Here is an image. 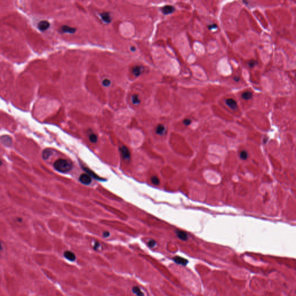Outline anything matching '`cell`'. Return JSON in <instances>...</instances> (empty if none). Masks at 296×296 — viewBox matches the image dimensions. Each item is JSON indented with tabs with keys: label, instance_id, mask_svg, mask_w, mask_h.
<instances>
[{
	"label": "cell",
	"instance_id": "cell-11",
	"mask_svg": "<svg viewBox=\"0 0 296 296\" xmlns=\"http://www.w3.org/2000/svg\"><path fill=\"white\" fill-rule=\"evenodd\" d=\"M0 139H1L2 143L4 145H5L7 146H10L12 143V140L11 138L8 135L3 136Z\"/></svg>",
	"mask_w": 296,
	"mask_h": 296
},
{
	"label": "cell",
	"instance_id": "cell-26",
	"mask_svg": "<svg viewBox=\"0 0 296 296\" xmlns=\"http://www.w3.org/2000/svg\"><path fill=\"white\" fill-rule=\"evenodd\" d=\"M101 247V245L98 243V242H95L94 245H93V248L95 251H98L100 249V248Z\"/></svg>",
	"mask_w": 296,
	"mask_h": 296
},
{
	"label": "cell",
	"instance_id": "cell-29",
	"mask_svg": "<svg viewBox=\"0 0 296 296\" xmlns=\"http://www.w3.org/2000/svg\"><path fill=\"white\" fill-rule=\"evenodd\" d=\"M109 235H110V233H109V232H108V231H105V232L103 233V237H104V238H107V237H108Z\"/></svg>",
	"mask_w": 296,
	"mask_h": 296
},
{
	"label": "cell",
	"instance_id": "cell-30",
	"mask_svg": "<svg viewBox=\"0 0 296 296\" xmlns=\"http://www.w3.org/2000/svg\"><path fill=\"white\" fill-rule=\"evenodd\" d=\"M234 81H235V82H238V81H239V80H240V78H239V77H235L234 78Z\"/></svg>",
	"mask_w": 296,
	"mask_h": 296
},
{
	"label": "cell",
	"instance_id": "cell-31",
	"mask_svg": "<svg viewBox=\"0 0 296 296\" xmlns=\"http://www.w3.org/2000/svg\"><path fill=\"white\" fill-rule=\"evenodd\" d=\"M135 50H136V48H135V47H134V46H133V47L131 48V51H133V52L135 51Z\"/></svg>",
	"mask_w": 296,
	"mask_h": 296
},
{
	"label": "cell",
	"instance_id": "cell-10",
	"mask_svg": "<svg viewBox=\"0 0 296 296\" xmlns=\"http://www.w3.org/2000/svg\"><path fill=\"white\" fill-rule=\"evenodd\" d=\"M226 104L232 109H235L237 107V103L233 98H228L226 101Z\"/></svg>",
	"mask_w": 296,
	"mask_h": 296
},
{
	"label": "cell",
	"instance_id": "cell-24",
	"mask_svg": "<svg viewBox=\"0 0 296 296\" xmlns=\"http://www.w3.org/2000/svg\"><path fill=\"white\" fill-rule=\"evenodd\" d=\"M257 61H256V60H250L248 63V65H249V67H254L255 66H256L257 64Z\"/></svg>",
	"mask_w": 296,
	"mask_h": 296
},
{
	"label": "cell",
	"instance_id": "cell-32",
	"mask_svg": "<svg viewBox=\"0 0 296 296\" xmlns=\"http://www.w3.org/2000/svg\"><path fill=\"white\" fill-rule=\"evenodd\" d=\"M3 249V247H2V245L1 243V242H0V250H2Z\"/></svg>",
	"mask_w": 296,
	"mask_h": 296
},
{
	"label": "cell",
	"instance_id": "cell-2",
	"mask_svg": "<svg viewBox=\"0 0 296 296\" xmlns=\"http://www.w3.org/2000/svg\"><path fill=\"white\" fill-rule=\"evenodd\" d=\"M91 177L87 174H83L79 177V181L82 184L86 185H90L91 182Z\"/></svg>",
	"mask_w": 296,
	"mask_h": 296
},
{
	"label": "cell",
	"instance_id": "cell-9",
	"mask_svg": "<svg viewBox=\"0 0 296 296\" xmlns=\"http://www.w3.org/2000/svg\"><path fill=\"white\" fill-rule=\"evenodd\" d=\"M175 11V8L171 5H166L162 8V12L164 15H169Z\"/></svg>",
	"mask_w": 296,
	"mask_h": 296
},
{
	"label": "cell",
	"instance_id": "cell-7",
	"mask_svg": "<svg viewBox=\"0 0 296 296\" xmlns=\"http://www.w3.org/2000/svg\"><path fill=\"white\" fill-rule=\"evenodd\" d=\"M61 32L64 33H68V34H73L75 33L77 31V29L75 28L71 27L67 25L63 26L61 27Z\"/></svg>",
	"mask_w": 296,
	"mask_h": 296
},
{
	"label": "cell",
	"instance_id": "cell-5",
	"mask_svg": "<svg viewBox=\"0 0 296 296\" xmlns=\"http://www.w3.org/2000/svg\"><path fill=\"white\" fill-rule=\"evenodd\" d=\"M172 260H173V261L175 263H176L177 264H181V265H182L184 266L186 265L189 262L186 259H185L183 257H179V256H175L172 259Z\"/></svg>",
	"mask_w": 296,
	"mask_h": 296
},
{
	"label": "cell",
	"instance_id": "cell-19",
	"mask_svg": "<svg viewBox=\"0 0 296 296\" xmlns=\"http://www.w3.org/2000/svg\"><path fill=\"white\" fill-rule=\"evenodd\" d=\"M52 155V151L49 150H45L42 153V157L43 159H47Z\"/></svg>",
	"mask_w": 296,
	"mask_h": 296
},
{
	"label": "cell",
	"instance_id": "cell-13",
	"mask_svg": "<svg viewBox=\"0 0 296 296\" xmlns=\"http://www.w3.org/2000/svg\"><path fill=\"white\" fill-rule=\"evenodd\" d=\"M132 291L137 296H144L145 295L144 293L140 289V287L138 286H134L132 287Z\"/></svg>",
	"mask_w": 296,
	"mask_h": 296
},
{
	"label": "cell",
	"instance_id": "cell-18",
	"mask_svg": "<svg viewBox=\"0 0 296 296\" xmlns=\"http://www.w3.org/2000/svg\"><path fill=\"white\" fill-rule=\"evenodd\" d=\"M252 97H253V94H252V93H251L250 91L244 92L242 94V98H243L244 100H248L251 99Z\"/></svg>",
	"mask_w": 296,
	"mask_h": 296
},
{
	"label": "cell",
	"instance_id": "cell-23",
	"mask_svg": "<svg viewBox=\"0 0 296 296\" xmlns=\"http://www.w3.org/2000/svg\"><path fill=\"white\" fill-rule=\"evenodd\" d=\"M111 84V81L108 79H105L103 81V85L105 87H109Z\"/></svg>",
	"mask_w": 296,
	"mask_h": 296
},
{
	"label": "cell",
	"instance_id": "cell-28",
	"mask_svg": "<svg viewBox=\"0 0 296 296\" xmlns=\"http://www.w3.org/2000/svg\"><path fill=\"white\" fill-rule=\"evenodd\" d=\"M217 25L216 24H212V25H210V26H208V29H210V30H213L214 29H216L217 28Z\"/></svg>",
	"mask_w": 296,
	"mask_h": 296
},
{
	"label": "cell",
	"instance_id": "cell-27",
	"mask_svg": "<svg viewBox=\"0 0 296 296\" xmlns=\"http://www.w3.org/2000/svg\"><path fill=\"white\" fill-rule=\"evenodd\" d=\"M191 123V120L190 119H186L183 120V124L185 125V126H189Z\"/></svg>",
	"mask_w": 296,
	"mask_h": 296
},
{
	"label": "cell",
	"instance_id": "cell-4",
	"mask_svg": "<svg viewBox=\"0 0 296 296\" xmlns=\"http://www.w3.org/2000/svg\"><path fill=\"white\" fill-rule=\"evenodd\" d=\"M120 151L123 157L125 159L129 160L130 158V152L126 146H122L120 148Z\"/></svg>",
	"mask_w": 296,
	"mask_h": 296
},
{
	"label": "cell",
	"instance_id": "cell-21",
	"mask_svg": "<svg viewBox=\"0 0 296 296\" xmlns=\"http://www.w3.org/2000/svg\"><path fill=\"white\" fill-rule=\"evenodd\" d=\"M97 139H98V138H97V136L95 134H91L89 135V140H90V141L91 142L95 143V142H97Z\"/></svg>",
	"mask_w": 296,
	"mask_h": 296
},
{
	"label": "cell",
	"instance_id": "cell-15",
	"mask_svg": "<svg viewBox=\"0 0 296 296\" xmlns=\"http://www.w3.org/2000/svg\"><path fill=\"white\" fill-rule=\"evenodd\" d=\"M165 133V127L163 125H159L156 127V133L159 135H164Z\"/></svg>",
	"mask_w": 296,
	"mask_h": 296
},
{
	"label": "cell",
	"instance_id": "cell-17",
	"mask_svg": "<svg viewBox=\"0 0 296 296\" xmlns=\"http://www.w3.org/2000/svg\"><path fill=\"white\" fill-rule=\"evenodd\" d=\"M131 102L134 105H139L141 103L140 98H139V96L137 94H134L131 96Z\"/></svg>",
	"mask_w": 296,
	"mask_h": 296
},
{
	"label": "cell",
	"instance_id": "cell-33",
	"mask_svg": "<svg viewBox=\"0 0 296 296\" xmlns=\"http://www.w3.org/2000/svg\"><path fill=\"white\" fill-rule=\"evenodd\" d=\"M2 165V161H1V160H0V165Z\"/></svg>",
	"mask_w": 296,
	"mask_h": 296
},
{
	"label": "cell",
	"instance_id": "cell-1",
	"mask_svg": "<svg viewBox=\"0 0 296 296\" xmlns=\"http://www.w3.org/2000/svg\"><path fill=\"white\" fill-rule=\"evenodd\" d=\"M54 168L57 171L61 173H67L72 168V163L66 159H59L53 164Z\"/></svg>",
	"mask_w": 296,
	"mask_h": 296
},
{
	"label": "cell",
	"instance_id": "cell-16",
	"mask_svg": "<svg viewBox=\"0 0 296 296\" xmlns=\"http://www.w3.org/2000/svg\"><path fill=\"white\" fill-rule=\"evenodd\" d=\"M83 170H84V171H85L87 172V174H88V175H89L91 178L93 177V178H95V179H96L99 180V181H103V180H104V179H101L100 178H99L98 177H97V175L94 173V172H93L91 171H90V170L88 169L87 168H83Z\"/></svg>",
	"mask_w": 296,
	"mask_h": 296
},
{
	"label": "cell",
	"instance_id": "cell-20",
	"mask_svg": "<svg viewBox=\"0 0 296 296\" xmlns=\"http://www.w3.org/2000/svg\"><path fill=\"white\" fill-rule=\"evenodd\" d=\"M239 157L240 158L242 159V160H246L247 159V158L248 157V152L245 151H241L240 152V154H239Z\"/></svg>",
	"mask_w": 296,
	"mask_h": 296
},
{
	"label": "cell",
	"instance_id": "cell-3",
	"mask_svg": "<svg viewBox=\"0 0 296 296\" xmlns=\"http://www.w3.org/2000/svg\"><path fill=\"white\" fill-rule=\"evenodd\" d=\"M51 24L49 23V21L46 20H42L38 23V28L39 30L41 31H44L46 30H47L49 27H50Z\"/></svg>",
	"mask_w": 296,
	"mask_h": 296
},
{
	"label": "cell",
	"instance_id": "cell-8",
	"mask_svg": "<svg viewBox=\"0 0 296 296\" xmlns=\"http://www.w3.org/2000/svg\"><path fill=\"white\" fill-rule=\"evenodd\" d=\"M143 71V68L141 66H138V65H137V66H135L133 68V69H132V72L133 73V75L135 77H139L140 76L142 72Z\"/></svg>",
	"mask_w": 296,
	"mask_h": 296
},
{
	"label": "cell",
	"instance_id": "cell-6",
	"mask_svg": "<svg viewBox=\"0 0 296 296\" xmlns=\"http://www.w3.org/2000/svg\"><path fill=\"white\" fill-rule=\"evenodd\" d=\"M64 257L68 260L70 261H75L76 260V255H75V253L71 252V251H65L64 253Z\"/></svg>",
	"mask_w": 296,
	"mask_h": 296
},
{
	"label": "cell",
	"instance_id": "cell-22",
	"mask_svg": "<svg viewBox=\"0 0 296 296\" xmlns=\"http://www.w3.org/2000/svg\"><path fill=\"white\" fill-rule=\"evenodd\" d=\"M151 181L152 182L153 184L155 185H158L159 183H160V180L157 177H152V178H151Z\"/></svg>",
	"mask_w": 296,
	"mask_h": 296
},
{
	"label": "cell",
	"instance_id": "cell-12",
	"mask_svg": "<svg viewBox=\"0 0 296 296\" xmlns=\"http://www.w3.org/2000/svg\"><path fill=\"white\" fill-rule=\"evenodd\" d=\"M100 16L103 21L106 23H109L112 20L111 15L108 12H103L101 13Z\"/></svg>",
	"mask_w": 296,
	"mask_h": 296
},
{
	"label": "cell",
	"instance_id": "cell-25",
	"mask_svg": "<svg viewBox=\"0 0 296 296\" xmlns=\"http://www.w3.org/2000/svg\"><path fill=\"white\" fill-rule=\"evenodd\" d=\"M147 245H148V246H149V247L153 248V247H155V246L156 245V242L155 240H153V239H151L149 242H148Z\"/></svg>",
	"mask_w": 296,
	"mask_h": 296
},
{
	"label": "cell",
	"instance_id": "cell-14",
	"mask_svg": "<svg viewBox=\"0 0 296 296\" xmlns=\"http://www.w3.org/2000/svg\"><path fill=\"white\" fill-rule=\"evenodd\" d=\"M178 237L183 241H186L188 239V235L187 233L182 231H177L176 233Z\"/></svg>",
	"mask_w": 296,
	"mask_h": 296
}]
</instances>
